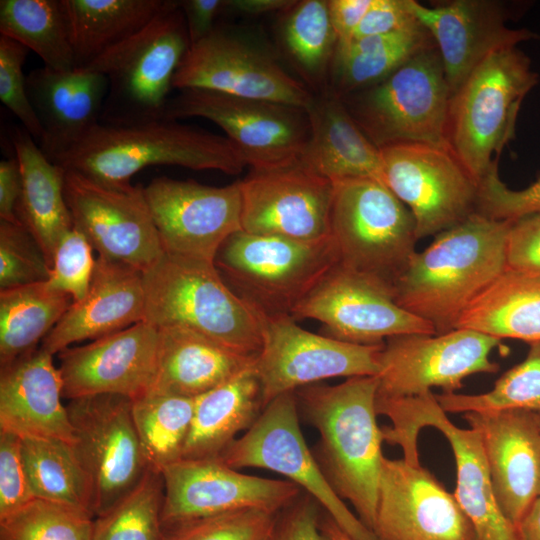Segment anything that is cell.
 Listing matches in <instances>:
<instances>
[{
    "mask_svg": "<svg viewBox=\"0 0 540 540\" xmlns=\"http://www.w3.org/2000/svg\"><path fill=\"white\" fill-rule=\"evenodd\" d=\"M190 47L178 1L84 69L103 74L108 92L100 123L128 126L162 119L174 75Z\"/></svg>",
    "mask_w": 540,
    "mask_h": 540,
    "instance_id": "6",
    "label": "cell"
},
{
    "mask_svg": "<svg viewBox=\"0 0 540 540\" xmlns=\"http://www.w3.org/2000/svg\"><path fill=\"white\" fill-rule=\"evenodd\" d=\"M92 249L85 235L74 225L56 246L50 276L46 281L48 286L69 294L73 302L83 299L94 272Z\"/></svg>",
    "mask_w": 540,
    "mask_h": 540,
    "instance_id": "47",
    "label": "cell"
},
{
    "mask_svg": "<svg viewBox=\"0 0 540 540\" xmlns=\"http://www.w3.org/2000/svg\"><path fill=\"white\" fill-rule=\"evenodd\" d=\"M164 483L149 469L140 483L93 518L91 540H163Z\"/></svg>",
    "mask_w": 540,
    "mask_h": 540,
    "instance_id": "41",
    "label": "cell"
},
{
    "mask_svg": "<svg viewBox=\"0 0 540 540\" xmlns=\"http://www.w3.org/2000/svg\"><path fill=\"white\" fill-rule=\"evenodd\" d=\"M234 469L276 472L313 497L323 511L353 540H378L333 490L300 428L295 392L270 401L249 430L220 456Z\"/></svg>",
    "mask_w": 540,
    "mask_h": 540,
    "instance_id": "11",
    "label": "cell"
},
{
    "mask_svg": "<svg viewBox=\"0 0 540 540\" xmlns=\"http://www.w3.org/2000/svg\"><path fill=\"white\" fill-rule=\"evenodd\" d=\"M144 322L184 327L237 352L258 356L262 347L259 314L237 296L214 263L169 254L143 272Z\"/></svg>",
    "mask_w": 540,
    "mask_h": 540,
    "instance_id": "4",
    "label": "cell"
},
{
    "mask_svg": "<svg viewBox=\"0 0 540 540\" xmlns=\"http://www.w3.org/2000/svg\"><path fill=\"white\" fill-rule=\"evenodd\" d=\"M525 359L506 371L481 394L435 395L446 413L526 410L540 415V342L529 344Z\"/></svg>",
    "mask_w": 540,
    "mask_h": 540,
    "instance_id": "42",
    "label": "cell"
},
{
    "mask_svg": "<svg viewBox=\"0 0 540 540\" xmlns=\"http://www.w3.org/2000/svg\"><path fill=\"white\" fill-rule=\"evenodd\" d=\"M64 193L75 227L98 256L143 273L164 254L142 185L110 186L65 169Z\"/></svg>",
    "mask_w": 540,
    "mask_h": 540,
    "instance_id": "17",
    "label": "cell"
},
{
    "mask_svg": "<svg viewBox=\"0 0 540 540\" xmlns=\"http://www.w3.org/2000/svg\"><path fill=\"white\" fill-rule=\"evenodd\" d=\"M22 451L36 499L93 514V487L73 444L56 439L22 438Z\"/></svg>",
    "mask_w": 540,
    "mask_h": 540,
    "instance_id": "39",
    "label": "cell"
},
{
    "mask_svg": "<svg viewBox=\"0 0 540 540\" xmlns=\"http://www.w3.org/2000/svg\"><path fill=\"white\" fill-rule=\"evenodd\" d=\"M22 192L17 215L40 245L51 268L62 236L74 226L64 193L65 169L52 162L22 127L11 131Z\"/></svg>",
    "mask_w": 540,
    "mask_h": 540,
    "instance_id": "32",
    "label": "cell"
},
{
    "mask_svg": "<svg viewBox=\"0 0 540 540\" xmlns=\"http://www.w3.org/2000/svg\"><path fill=\"white\" fill-rule=\"evenodd\" d=\"M163 528L239 510L278 514L303 491L288 480L248 475L220 457L180 459L162 472Z\"/></svg>",
    "mask_w": 540,
    "mask_h": 540,
    "instance_id": "20",
    "label": "cell"
},
{
    "mask_svg": "<svg viewBox=\"0 0 540 540\" xmlns=\"http://www.w3.org/2000/svg\"><path fill=\"white\" fill-rule=\"evenodd\" d=\"M168 3L169 0H62L75 69H84L143 29Z\"/></svg>",
    "mask_w": 540,
    "mask_h": 540,
    "instance_id": "35",
    "label": "cell"
},
{
    "mask_svg": "<svg viewBox=\"0 0 540 540\" xmlns=\"http://www.w3.org/2000/svg\"><path fill=\"white\" fill-rule=\"evenodd\" d=\"M516 529L518 540H540V497L533 502Z\"/></svg>",
    "mask_w": 540,
    "mask_h": 540,
    "instance_id": "58",
    "label": "cell"
},
{
    "mask_svg": "<svg viewBox=\"0 0 540 540\" xmlns=\"http://www.w3.org/2000/svg\"><path fill=\"white\" fill-rule=\"evenodd\" d=\"M0 33L36 53L46 67L58 71L75 69L62 0H1Z\"/></svg>",
    "mask_w": 540,
    "mask_h": 540,
    "instance_id": "38",
    "label": "cell"
},
{
    "mask_svg": "<svg viewBox=\"0 0 540 540\" xmlns=\"http://www.w3.org/2000/svg\"><path fill=\"white\" fill-rule=\"evenodd\" d=\"M373 532L378 540H477L453 493L427 469L386 457Z\"/></svg>",
    "mask_w": 540,
    "mask_h": 540,
    "instance_id": "23",
    "label": "cell"
},
{
    "mask_svg": "<svg viewBox=\"0 0 540 540\" xmlns=\"http://www.w3.org/2000/svg\"><path fill=\"white\" fill-rule=\"evenodd\" d=\"M254 363L263 408L274 398L336 377L378 376L382 345H359L307 331L288 314L261 315Z\"/></svg>",
    "mask_w": 540,
    "mask_h": 540,
    "instance_id": "13",
    "label": "cell"
},
{
    "mask_svg": "<svg viewBox=\"0 0 540 540\" xmlns=\"http://www.w3.org/2000/svg\"><path fill=\"white\" fill-rule=\"evenodd\" d=\"M242 230L301 241L328 238L333 182L299 161L240 180Z\"/></svg>",
    "mask_w": 540,
    "mask_h": 540,
    "instance_id": "22",
    "label": "cell"
},
{
    "mask_svg": "<svg viewBox=\"0 0 540 540\" xmlns=\"http://www.w3.org/2000/svg\"><path fill=\"white\" fill-rule=\"evenodd\" d=\"M290 315L296 321L317 320L324 335L359 345H382L405 334H436L432 324L397 304L392 288L339 264Z\"/></svg>",
    "mask_w": 540,
    "mask_h": 540,
    "instance_id": "18",
    "label": "cell"
},
{
    "mask_svg": "<svg viewBox=\"0 0 540 540\" xmlns=\"http://www.w3.org/2000/svg\"><path fill=\"white\" fill-rule=\"evenodd\" d=\"M277 515L246 509L192 519L163 528V540H264Z\"/></svg>",
    "mask_w": 540,
    "mask_h": 540,
    "instance_id": "45",
    "label": "cell"
},
{
    "mask_svg": "<svg viewBox=\"0 0 540 540\" xmlns=\"http://www.w3.org/2000/svg\"><path fill=\"white\" fill-rule=\"evenodd\" d=\"M380 154L382 181L411 211L418 240L476 212L478 184L450 149L407 142L382 147Z\"/></svg>",
    "mask_w": 540,
    "mask_h": 540,
    "instance_id": "15",
    "label": "cell"
},
{
    "mask_svg": "<svg viewBox=\"0 0 540 540\" xmlns=\"http://www.w3.org/2000/svg\"><path fill=\"white\" fill-rule=\"evenodd\" d=\"M173 89H201L287 104L307 110L314 96L270 55L229 28L216 26L190 45L173 78Z\"/></svg>",
    "mask_w": 540,
    "mask_h": 540,
    "instance_id": "19",
    "label": "cell"
},
{
    "mask_svg": "<svg viewBox=\"0 0 540 540\" xmlns=\"http://www.w3.org/2000/svg\"><path fill=\"white\" fill-rule=\"evenodd\" d=\"M352 94L350 101H343L379 149L407 142L450 149L447 119L452 95L436 45L380 82Z\"/></svg>",
    "mask_w": 540,
    "mask_h": 540,
    "instance_id": "9",
    "label": "cell"
},
{
    "mask_svg": "<svg viewBox=\"0 0 540 540\" xmlns=\"http://www.w3.org/2000/svg\"><path fill=\"white\" fill-rule=\"evenodd\" d=\"M432 46H435L433 38L421 23L338 45L332 60L336 87L333 92L343 98L372 86Z\"/></svg>",
    "mask_w": 540,
    "mask_h": 540,
    "instance_id": "36",
    "label": "cell"
},
{
    "mask_svg": "<svg viewBox=\"0 0 540 540\" xmlns=\"http://www.w3.org/2000/svg\"><path fill=\"white\" fill-rule=\"evenodd\" d=\"M28 51L24 45L0 35V100L39 142L42 129L30 102L23 73Z\"/></svg>",
    "mask_w": 540,
    "mask_h": 540,
    "instance_id": "48",
    "label": "cell"
},
{
    "mask_svg": "<svg viewBox=\"0 0 540 540\" xmlns=\"http://www.w3.org/2000/svg\"><path fill=\"white\" fill-rule=\"evenodd\" d=\"M337 264L331 236L301 241L243 230L229 236L214 259L231 290L266 316L290 315Z\"/></svg>",
    "mask_w": 540,
    "mask_h": 540,
    "instance_id": "7",
    "label": "cell"
},
{
    "mask_svg": "<svg viewBox=\"0 0 540 540\" xmlns=\"http://www.w3.org/2000/svg\"><path fill=\"white\" fill-rule=\"evenodd\" d=\"M414 12L439 51L453 95L490 54L540 39L529 29L507 25L508 10L493 0H453L427 7L413 0Z\"/></svg>",
    "mask_w": 540,
    "mask_h": 540,
    "instance_id": "25",
    "label": "cell"
},
{
    "mask_svg": "<svg viewBox=\"0 0 540 540\" xmlns=\"http://www.w3.org/2000/svg\"><path fill=\"white\" fill-rule=\"evenodd\" d=\"M500 343L496 337L461 328L391 337L379 353L377 398L421 396L434 387L455 393L465 378L499 370L490 355Z\"/></svg>",
    "mask_w": 540,
    "mask_h": 540,
    "instance_id": "14",
    "label": "cell"
},
{
    "mask_svg": "<svg viewBox=\"0 0 540 540\" xmlns=\"http://www.w3.org/2000/svg\"><path fill=\"white\" fill-rule=\"evenodd\" d=\"M144 319L143 273L98 256L88 293L71 304L40 347L55 355L73 343L99 339Z\"/></svg>",
    "mask_w": 540,
    "mask_h": 540,
    "instance_id": "28",
    "label": "cell"
},
{
    "mask_svg": "<svg viewBox=\"0 0 540 540\" xmlns=\"http://www.w3.org/2000/svg\"><path fill=\"white\" fill-rule=\"evenodd\" d=\"M74 449L93 487L94 517L134 489L150 469L132 416V399L113 394L68 400Z\"/></svg>",
    "mask_w": 540,
    "mask_h": 540,
    "instance_id": "16",
    "label": "cell"
},
{
    "mask_svg": "<svg viewBox=\"0 0 540 540\" xmlns=\"http://www.w3.org/2000/svg\"><path fill=\"white\" fill-rule=\"evenodd\" d=\"M186 22L190 45L209 35L215 20L226 11V0H184L178 1Z\"/></svg>",
    "mask_w": 540,
    "mask_h": 540,
    "instance_id": "54",
    "label": "cell"
},
{
    "mask_svg": "<svg viewBox=\"0 0 540 540\" xmlns=\"http://www.w3.org/2000/svg\"><path fill=\"white\" fill-rule=\"evenodd\" d=\"M476 212L490 219L507 221L540 213V179L524 189H510L500 179L496 159L478 181Z\"/></svg>",
    "mask_w": 540,
    "mask_h": 540,
    "instance_id": "49",
    "label": "cell"
},
{
    "mask_svg": "<svg viewBox=\"0 0 540 540\" xmlns=\"http://www.w3.org/2000/svg\"><path fill=\"white\" fill-rule=\"evenodd\" d=\"M22 192V178L17 158L0 162V220L21 224L17 210ZM22 225V224H21Z\"/></svg>",
    "mask_w": 540,
    "mask_h": 540,
    "instance_id": "55",
    "label": "cell"
},
{
    "mask_svg": "<svg viewBox=\"0 0 540 540\" xmlns=\"http://www.w3.org/2000/svg\"><path fill=\"white\" fill-rule=\"evenodd\" d=\"M327 3L338 46L353 38L372 0H328Z\"/></svg>",
    "mask_w": 540,
    "mask_h": 540,
    "instance_id": "56",
    "label": "cell"
},
{
    "mask_svg": "<svg viewBox=\"0 0 540 540\" xmlns=\"http://www.w3.org/2000/svg\"><path fill=\"white\" fill-rule=\"evenodd\" d=\"M481 437L497 504L515 527L540 497V415L526 410L467 412Z\"/></svg>",
    "mask_w": 540,
    "mask_h": 540,
    "instance_id": "26",
    "label": "cell"
},
{
    "mask_svg": "<svg viewBox=\"0 0 540 540\" xmlns=\"http://www.w3.org/2000/svg\"><path fill=\"white\" fill-rule=\"evenodd\" d=\"M34 499L23 458L22 438L0 430V519Z\"/></svg>",
    "mask_w": 540,
    "mask_h": 540,
    "instance_id": "50",
    "label": "cell"
},
{
    "mask_svg": "<svg viewBox=\"0 0 540 540\" xmlns=\"http://www.w3.org/2000/svg\"><path fill=\"white\" fill-rule=\"evenodd\" d=\"M158 330L157 372L150 392L196 398L252 366L257 358L188 328Z\"/></svg>",
    "mask_w": 540,
    "mask_h": 540,
    "instance_id": "31",
    "label": "cell"
},
{
    "mask_svg": "<svg viewBox=\"0 0 540 540\" xmlns=\"http://www.w3.org/2000/svg\"><path fill=\"white\" fill-rule=\"evenodd\" d=\"M52 162L110 186L131 184L133 175L154 165L229 175L239 174L247 165L227 137L168 119L128 126L99 123Z\"/></svg>",
    "mask_w": 540,
    "mask_h": 540,
    "instance_id": "3",
    "label": "cell"
},
{
    "mask_svg": "<svg viewBox=\"0 0 540 540\" xmlns=\"http://www.w3.org/2000/svg\"><path fill=\"white\" fill-rule=\"evenodd\" d=\"M296 2L292 0H226V11L259 15L276 11H288Z\"/></svg>",
    "mask_w": 540,
    "mask_h": 540,
    "instance_id": "57",
    "label": "cell"
},
{
    "mask_svg": "<svg viewBox=\"0 0 540 540\" xmlns=\"http://www.w3.org/2000/svg\"><path fill=\"white\" fill-rule=\"evenodd\" d=\"M270 534H271V533H270ZM270 534H269V535H268V536H267V537H266V538H265L264 540H269V536H270Z\"/></svg>",
    "mask_w": 540,
    "mask_h": 540,
    "instance_id": "60",
    "label": "cell"
},
{
    "mask_svg": "<svg viewBox=\"0 0 540 540\" xmlns=\"http://www.w3.org/2000/svg\"><path fill=\"white\" fill-rule=\"evenodd\" d=\"M92 525L86 512L34 499L0 519V540H91Z\"/></svg>",
    "mask_w": 540,
    "mask_h": 540,
    "instance_id": "44",
    "label": "cell"
},
{
    "mask_svg": "<svg viewBox=\"0 0 540 540\" xmlns=\"http://www.w3.org/2000/svg\"><path fill=\"white\" fill-rule=\"evenodd\" d=\"M321 526L333 540H353L327 514L321 518Z\"/></svg>",
    "mask_w": 540,
    "mask_h": 540,
    "instance_id": "59",
    "label": "cell"
},
{
    "mask_svg": "<svg viewBox=\"0 0 540 540\" xmlns=\"http://www.w3.org/2000/svg\"><path fill=\"white\" fill-rule=\"evenodd\" d=\"M455 328L540 342V275L506 269L469 303Z\"/></svg>",
    "mask_w": 540,
    "mask_h": 540,
    "instance_id": "34",
    "label": "cell"
},
{
    "mask_svg": "<svg viewBox=\"0 0 540 540\" xmlns=\"http://www.w3.org/2000/svg\"><path fill=\"white\" fill-rule=\"evenodd\" d=\"M539 75L518 47L490 54L451 96L450 150L477 182L515 138L521 105Z\"/></svg>",
    "mask_w": 540,
    "mask_h": 540,
    "instance_id": "5",
    "label": "cell"
},
{
    "mask_svg": "<svg viewBox=\"0 0 540 540\" xmlns=\"http://www.w3.org/2000/svg\"><path fill=\"white\" fill-rule=\"evenodd\" d=\"M263 410L254 364L195 398L183 459L217 458L251 428Z\"/></svg>",
    "mask_w": 540,
    "mask_h": 540,
    "instance_id": "33",
    "label": "cell"
},
{
    "mask_svg": "<svg viewBox=\"0 0 540 540\" xmlns=\"http://www.w3.org/2000/svg\"><path fill=\"white\" fill-rule=\"evenodd\" d=\"M144 193L166 253L214 263L223 242L242 230L240 181L215 187L162 176Z\"/></svg>",
    "mask_w": 540,
    "mask_h": 540,
    "instance_id": "21",
    "label": "cell"
},
{
    "mask_svg": "<svg viewBox=\"0 0 540 540\" xmlns=\"http://www.w3.org/2000/svg\"><path fill=\"white\" fill-rule=\"evenodd\" d=\"M159 330L139 322L82 346L59 352L63 398L113 394L132 400L149 393L154 384Z\"/></svg>",
    "mask_w": 540,
    "mask_h": 540,
    "instance_id": "24",
    "label": "cell"
},
{
    "mask_svg": "<svg viewBox=\"0 0 540 540\" xmlns=\"http://www.w3.org/2000/svg\"><path fill=\"white\" fill-rule=\"evenodd\" d=\"M73 303L39 282L0 291V368L36 350Z\"/></svg>",
    "mask_w": 540,
    "mask_h": 540,
    "instance_id": "37",
    "label": "cell"
},
{
    "mask_svg": "<svg viewBox=\"0 0 540 540\" xmlns=\"http://www.w3.org/2000/svg\"><path fill=\"white\" fill-rule=\"evenodd\" d=\"M195 398L149 392L132 400V416L150 469L158 472L182 459Z\"/></svg>",
    "mask_w": 540,
    "mask_h": 540,
    "instance_id": "40",
    "label": "cell"
},
{
    "mask_svg": "<svg viewBox=\"0 0 540 540\" xmlns=\"http://www.w3.org/2000/svg\"><path fill=\"white\" fill-rule=\"evenodd\" d=\"M418 24L413 0H372L352 39L389 34Z\"/></svg>",
    "mask_w": 540,
    "mask_h": 540,
    "instance_id": "53",
    "label": "cell"
},
{
    "mask_svg": "<svg viewBox=\"0 0 540 540\" xmlns=\"http://www.w3.org/2000/svg\"><path fill=\"white\" fill-rule=\"evenodd\" d=\"M307 113L310 136L298 160L301 165L332 182L382 181L380 149L363 133L340 96L330 92L314 97Z\"/></svg>",
    "mask_w": 540,
    "mask_h": 540,
    "instance_id": "30",
    "label": "cell"
},
{
    "mask_svg": "<svg viewBox=\"0 0 540 540\" xmlns=\"http://www.w3.org/2000/svg\"><path fill=\"white\" fill-rule=\"evenodd\" d=\"M283 38L302 70L314 77L320 75L333 60L337 47L327 1H297L286 18Z\"/></svg>",
    "mask_w": 540,
    "mask_h": 540,
    "instance_id": "43",
    "label": "cell"
},
{
    "mask_svg": "<svg viewBox=\"0 0 540 540\" xmlns=\"http://www.w3.org/2000/svg\"><path fill=\"white\" fill-rule=\"evenodd\" d=\"M322 507L305 492L276 517L269 540H333L321 526Z\"/></svg>",
    "mask_w": 540,
    "mask_h": 540,
    "instance_id": "51",
    "label": "cell"
},
{
    "mask_svg": "<svg viewBox=\"0 0 540 540\" xmlns=\"http://www.w3.org/2000/svg\"><path fill=\"white\" fill-rule=\"evenodd\" d=\"M506 265L507 269L540 275V213L512 221Z\"/></svg>",
    "mask_w": 540,
    "mask_h": 540,
    "instance_id": "52",
    "label": "cell"
},
{
    "mask_svg": "<svg viewBox=\"0 0 540 540\" xmlns=\"http://www.w3.org/2000/svg\"><path fill=\"white\" fill-rule=\"evenodd\" d=\"M330 234L339 265L393 289L416 252V224L408 207L380 180L333 182Z\"/></svg>",
    "mask_w": 540,
    "mask_h": 540,
    "instance_id": "8",
    "label": "cell"
},
{
    "mask_svg": "<svg viewBox=\"0 0 540 540\" xmlns=\"http://www.w3.org/2000/svg\"><path fill=\"white\" fill-rule=\"evenodd\" d=\"M201 117L226 133L252 169L297 162L310 136L307 110L265 100L201 89L181 90L169 98L162 119Z\"/></svg>",
    "mask_w": 540,
    "mask_h": 540,
    "instance_id": "12",
    "label": "cell"
},
{
    "mask_svg": "<svg viewBox=\"0 0 540 540\" xmlns=\"http://www.w3.org/2000/svg\"><path fill=\"white\" fill-rule=\"evenodd\" d=\"M378 384L377 376H358L295 391L299 413L320 434L314 455L324 475L372 531L384 459L376 411Z\"/></svg>",
    "mask_w": 540,
    "mask_h": 540,
    "instance_id": "1",
    "label": "cell"
},
{
    "mask_svg": "<svg viewBox=\"0 0 540 540\" xmlns=\"http://www.w3.org/2000/svg\"><path fill=\"white\" fill-rule=\"evenodd\" d=\"M511 224L475 212L435 235L395 281L397 304L432 324L436 334L455 329L469 303L507 269Z\"/></svg>",
    "mask_w": 540,
    "mask_h": 540,
    "instance_id": "2",
    "label": "cell"
},
{
    "mask_svg": "<svg viewBox=\"0 0 540 540\" xmlns=\"http://www.w3.org/2000/svg\"><path fill=\"white\" fill-rule=\"evenodd\" d=\"M53 356L39 346L0 368V430L21 438L74 444L67 407L62 403L63 381Z\"/></svg>",
    "mask_w": 540,
    "mask_h": 540,
    "instance_id": "29",
    "label": "cell"
},
{
    "mask_svg": "<svg viewBox=\"0 0 540 540\" xmlns=\"http://www.w3.org/2000/svg\"><path fill=\"white\" fill-rule=\"evenodd\" d=\"M26 83L42 129L38 145L51 161L76 146L100 123L108 92L103 74L43 66L33 69Z\"/></svg>",
    "mask_w": 540,
    "mask_h": 540,
    "instance_id": "27",
    "label": "cell"
},
{
    "mask_svg": "<svg viewBox=\"0 0 540 540\" xmlns=\"http://www.w3.org/2000/svg\"><path fill=\"white\" fill-rule=\"evenodd\" d=\"M50 269L40 245L27 228L0 220V291L45 282Z\"/></svg>",
    "mask_w": 540,
    "mask_h": 540,
    "instance_id": "46",
    "label": "cell"
},
{
    "mask_svg": "<svg viewBox=\"0 0 540 540\" xmlns=\"http://www.w3.org/2000/svg\"><path fill=\"white\" fill-rule=\"evenodd\" d=\"M378 415L391 426L381 427L384 442L402 448L404 458L420 464L417 438L424 427L439 430L450 444L456 464L454 497L471 521L477 540H518L516 527L501 512L494 496L479 432L460 428L447 416L432 392L415 397L376 399Z\"/></svg>",
    "mask_w": 540,
    "mask_h": 540,
    "instance_id": "10",
    "label": "cell"
}]
</instances>
